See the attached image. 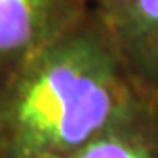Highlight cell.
<instances>
[{
	"label": "cell",
	"instance_id": "1",
	"mask_svg": "<svg viewBox=\"0 0 158 158\" xmlns=\"http://www.w3.org/2000/svg\"><path fill=\"white\" fill-rule=\"evenodd\" d=\"M147 97L94 6L0 89V158L71 152Z\"/></svg>",
	"mask_w": 158,
	"mask_h": 158
},
{
	"label": "cell",
	"instance_id": "2",
	"mask_svg": "<svg viewBox=\"0 0 158 158\" xmlns=\"http://www.w3.org/2000/svg\"><path fill=\"white\" fill-rule=\"evenodd\" d=\"M92 8L89 0H0V89Z\"/></svg>",
	"mask_w": 158,
	"mask_h": 158
},
{
	"label": "cell",
	"instance_id": "3",
	"mask_svg": "<svg viewBox=\"0 0 158 158\" xmlns=\"http://www.w3.org/2000/svg\"><path fill=\"white\" fill-rule=\"evenodd\" d=\"M95 8L137 84L158 97V0H105Z\"/></svg>",
	"mask_w": 158,
	"mask_h": 158
},
{
	"label": "cell",
	"instance_id": "4",
	"mask_svg": "<svg viewBox=\"0 0 158 158\" xmlns=\"http://www.w3.org/2000/svg\"><path fill=\"white\" fill-rule=\"evenodd\" d=\"M53 158H158V97L143 99L94 139Z\"/></svg>",
	"mask_w": 158,
	"mask_h": 158
},
{
	"label": "cell",
	"instance_id": "5",
	"mask_svg": "<svg viewBox=\"0 0 158 158\" xmlns=\"http://www.w3.org/2000/svg\"><path fill=\"white\" fill-rule=\"evenodd\" d=\"M89 2H92L94 6H97V4H101V2H105V0H89Z\"/></svg>",
	"mask_w": 158,
	"mask_h": 158
}]
</instances>
